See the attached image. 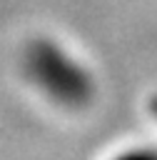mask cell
<instances>
[{"label":"cell","mask_w":157,"mask_h":160,"mask_svg":"<svg viewBox=\"0 0 157 160\" xmlns=\"http://www.w3.org/2000/svg\"><path fill=\"white\" fill-rule=\"evenodd\" d=\"M25 72L52 102L62 108H82L95 95V82L87 68L52 40H35L27 45Z\"/></svg>","instance_id":"obj_1"}]
</instances>
